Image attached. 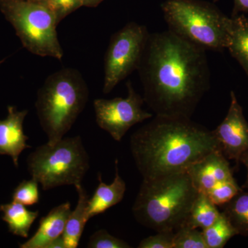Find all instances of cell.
Returning <instances> with one entry per match:
<instances>
[{"label":"cell","mask_w":248,"mask_h":248,"mask_svg":"<svg viewBox=\"0 0 248 248\" xmlns=\"http://www.w3.org/2000/svg\"><path fill=\"white\" fill-rule=\"evenodd\" d=\"M0 211L2 213V220L7 223L10 232L23 238L29 236V231L36 218L39 216V211H31L22 204L14 202L12 203L0 205Z\"/></svg>","instance_id":"obj_17"},{"label":"cell","mask_w":248,"mask_h":248,"mask_svg":"<svg viewBox=\"0 0 248 248\" xmlns=\"http://www.w3.org/2000/svg\"><path fill=\"white\" fill-rule=\"evenodd\" d=\"M46 6L53 11L58 24L68 15L83 6L82 0H48Z\"/></svg>","instance_id":"obj_25"},{"label":"cell","mask_w":248,"mask_h":248,"mask_svg":"<svg viewBox=\"0 0 248 248\" xmlns=\"http://www.w3.org/2000/svg\"><path fill=\"white\" fill-rule=\"evenodd\" d=\"M104 0H82L83 6L86 7H96Z\"/></svg>","instance_id":"obj_30"},{"label":"cell","mask_w":248,"mask_h":248,"mask_svg":"<svg viewBox=\"0 0 248 248\" xmlns=\"http://www.w3.org/2000/svg\"><path fill=\"white\" fill-rule=\"evenodd\" d=\"M161 10L169 29L205 50L222 52L228 42L230 17L203 0H166Z\"/></svg>","instance_id":"obj_5"},{"label":"cell","mask_w":248,"mask_h":248,"mask_svg":"<svg viewBox=\"0 0 248 248\" xmlns=\"http://www.w3.org/2000/svg\"><path fill=\"white\" fill-rule=\"evenodd\" d=\"M231 98L226 117L213 133L223 155L239 164L241 156L248 152V123L233 91Z\"/></svg>","instance_id":"obj_10"},{"label":"cell","mask_w":248,"mask_h":248,"mask_svg":"<svg viewBox=\"0 0 248 248\" xmlns=\"http://www.w3.org/2000/svg\"><path fill=\"white\" fill-rule=\"evenodd\" d=\"M218 0H214L217 1ZM248 13V0H234V6L231 17Z\"/></svg>","instance_id":"obj_27"},{"label":"cell","mask_w":248,"mask_h":248,"mask_svg":"<svg viewBox=\"0 0 248 248\" xmlns=\"http://www.w3.org/2000/svg\"><path fill=\"white\" fill-rule=\"evenodd\" d=\"M173 248H208L203 233L198 229L182 226L174 232Z\"/></svg>","instance_id":"obj_22"},{"label":"cell","mask_w":248,"mask_h":248,"mask_svg":"<svg viewBox=\"0 0 248 248\" xmlns=\"http://www.w3.org/2000/svg\"><path fill=\"white\" fill-rule=\"evenodd\" d=\"M46 248H66L63 236H60L58 239L54 240L47 246Z\"/></svg>","instance_id":"obj_28"},{"label":"cell","mask_w":248,"mask_h":248,"mask_svg":"<svg viewBox=\"0 0 248 248\" xmlns=\"http://www.w3.org/2000/svg\"><path fill=\"white\" fill-rule=\"evenodd\" d=\"M205 51L169 30L150 33L137 71L155 115L191 119L210 89Z\"/></svg>","instance_id":"obj_1"},{"label":"cell","mask_w":248,"mask_h":248,"mask_svg":"<svg viewBox=\"0 0 248 248\" xmlns=\"http://www.w3.org/2000/svg\"><path fill=\"white\" fill-rule=\"evenodd\" d=\"M240 163H242L247 169V178H246V182L245 183L244 188L248 190V152L241 156Z\"/></svg>","instance_id":"obj_29"},{"label":"cell","mask_w":248,"mask_h":248,"mask_svg":"<svg viewBox=\"0 0 248 248\" xmlns=\"http://www.w3.org/2000/svg\"><path fill=\"white\" fill-rule=\"evenodd\" d=\"M39 183L34 179L24 180L18 185L13 193V201L24 205H32L39 203Z\"/></svg>","instance_id":"obj_23"},{"label":"cell","mask_w":248,"mask_h":248,"mask_svg":"<svg viewBox=\"0 0 248 248\" xmlns=\"http://www.w3.org/2000/svg\"><path fill=\"white\" fill-rule=\"evenodd\" d=\"M89 248H130L131 246L124 240L115 237L104 229L99 230L90 237Z\"/></svg>","instance_id":"obj_24"},{"label":"cell","mask_w":248,"mask_h":248,"mask_svg":"<svg viewBox=\"0 0 248 248\" xmlns=\"http://www.w3.org/2000/svg\"><path fill=\"white\" fill-rule=\"evenodd\" d=\"M4 61H5V59H4V60H1V61H0V65H1V63H2L3 62H4Z\"/></svg>","instance_id":"obj_32"},{"label":"cell","mask_w":248,"mask_h":248,"mask_svg":"<svg viewBox=\"0 0 248 248\" xmlns=\"http://www.w3.org/2000/svg\"><path fill=\"white\" fill-rule=\"evenodd\" d=\"M226 48L248 77V18L244 14L230 17Z\"/></svg>","instance_id":"obj_15"},{"label":"cell","mask_w":248,"mask_h":248,"mask_svg":"<svg viewBox=\"0 0 248 248\" xmlns=\"http://www.w3.org/2000/svg\"><path fill=\"white\" fill-rule=\"evenodd\" d=\"M221 207L222 213L237 234L248 236V190L242 188L228 203Z\"/></svg>","instance_id":"obj_19"},{"label":"cell","mask_w":248,"mask_h":248,"mask_svg":"<svg viewBox=\"0 0 248 248\" xmlns=\"http://www.w3.org/2000/svg\"><path fill=\"white\" fill-rule=\"evenodd\" d=\"M174 232L173 231L157 232L156 234L142 239L139 248H173Z\"/></svg>","instance_id":"obj_26"},{"label":"cell","mask_w":248,"mask_h":248,"mask_svg":"<svg viewBox=\"0 0 248 248\" xmlns=\"http://www.w3.org/2000/svg\"><path fill=\"white\" fill-rule=\"evenodd\" d=\"M186 172L199 192L207 194L218 182L233 178L228 159L220 150L192 164Z\"/></svg>","instance_id":"obj_11"},{"label":"cell","mask_w":248,"mask_h":248,"mask_svg":"<svg viewBox=\"0 0 248 248\" xmlns=\"http://www.w3.org/2000/svg\"><path fill=\"white\" fill-rule=\"evenodd\" d=\"M0 10L14 27L24 48L30 53L61 60L56 16L45 4L18 0H0Z\"/></svg>","instance_id":"obj_7"},{"label":"cell","mask_w":248,"mask_h":248,"mask_svg":"<svg viewBox=\"0 0 248 248\" xmlns=\"http://www.w3.org/2000/svg\"><path fill=\"white\" fill-rule=\"evenodd\" d=\"M115 176L112 184H107L102 182V174L98 173L99 185L94 191V195L88 202L87 217L89 219L94 216L105 213L108 209L120 203L123 200L126 184L119 174L118 160L116 159Z\"/></svg>","instance_id":"obj_14"},{"label":"cell","mask_w":248,"mask_h":248,"mask_svg":"<svg viewBox=\"0 0 248 248\" xmlns=\"http://www.w3.org/2000/svg\"><path fill=\"white\" fill-rule=\"evenodd\" d=\"M242 190L235 181L234 178L218 182L206 194L217 206H222L228 203Z\"/></svg>","instance_id":"obj_21"},{"label":"cell","mask_w":248,"mask_h":248,"mask_svg":"<svg viewBox=\"0 0 248 248\" xmlns=\"http://www.w3.org/2000/svg\"><path fill=\"white\" fill-rule=\"evenodd\" d=\"M78 194V202L76 208L71 211L66 222L62 236L64 240L66 248L78 247L85 226L89 221L87 207L89 197L81 184L75 186Z\"/></svg>","instance_id":"obj_16"},{"label":"cell","mask_w":248,"mask_h":248,"mask_svg":"<svg viewBox=\"0 0 248 248\" xmlns=\"http://www.w3.org/2000/svg\"><path fill=\"white\" fill-rule=\"evenodd\" d=\"M128 95L112 99H96L93 102L98 126L120 141L129 129L153 115L142 109L143 97L135 91L130 81L127 83Z\"/></svg>","instance_id":"obj_9"},{"label":"cell","mask_w":248,"mask_h":248,"mask_svg":"<svg viewBox=\"0 0 248 248\" xmlns=\"http://www.w3.org/2000/svg\"><path fill=\"white\" fill-rule=\"evenodd\" d=\"M221 213L206 194L199 192L183 226L203 231L212 226Z\"/></svg>","instance_id":"obj_18"},{"label":"cell","mask_w":248,"mask_h":248,"mask_svg":"<svg viewBox=\"0 0 248 248\" xmlns=\"http://www.w3.org/2000/svg\"><path fill=\"white\" fill-rule=\"evenodd\" d=\"M208 248H222L235 235H238L223 213L212 226L202 231Z\"/></svg>","instance_id":"obj_20"},{"label":"cell","mask_w":248,"mask_h":248,"mask_svg":"<svg viewBox=\"0 0 248 248\" xmlns=\"http://www.w3.org/2000/svg\"><path fill=\"white\" fill-rule=\"evenodd\" d=\"M7 110V117L0 120V155H9L17 168L19 155L24 150L31 148L27 144L29 138L23 128L29 111H19L13 106H9Z\"/></svg>","instance_id":"obj_12"},{"label":"cell","mask_w":248,"mask_h":248,"mask_svg":"<svg viewBox=\"0 0 248 248\" xmlns=\"http://www.w3.org/2000/svg\"><path fill=\"white\" fill-rule=\"evenodd\" d=\"M71 203L66 202L52 209L45 217H42L33 236L20 244L19 248H46L50 242L62 236L71 215Z\"/></svg>","instance_id":"obj_13"},{"label":"cell","mask_w":248,"mask_h":248,"mask_svg":"<svg viewBox=\"0 0 248 248\" xmlns=\"http://www.w3.org/2000/svg\"><path fill=\"white\" fill-rule=\"evenodd\" d=\"M89 90L76 68H63L50 75L37 91L36 110L49 144L63 138L89 100Z\"/></svg>","instance_id":"obj_4"},{"label":"cell","mask_w":248,"mask_h":248,"mask_svg":"<svg viewBox=\"0 0 248 248\" xmlns=\"http://www.w3.org/2000/svg\"><path fill=\"white\" fill-rule=\"evenodd\" d=\"M149 35L146 26L136 22L128 23L112 35L104 57V94L137 71Z\"/></svg>","instance_id":"obj_8"},{"label":"cell","mask_w":248,"mask_h":248,"mask_svg":"<svg viewBox=\"0 0 248 248\" xmlns=\"http://www.w3.org/2000/svg\"><path fill=\"white\" fill-rule=\"evenodd\" d=\"M27 166L44 190L76 186L81 184L90 169L89 156L81 137L63 138L55 144L37 147L28 156Z\"/></svg>","instance_id":"obj_6"},{"label":"cell","mask_w":248,"mask_h":248,"mask_svg":"<svg viewBox=\"0 0 248 248\" xmlns=\"http://www.w3.org/2000/svg\"><path fill=\"white\" fill-rule=\"evenodd\" d=\"M199 192L187 172L143 179L132 211L142 226L176 232L184 226Z\"/></svg>","instance_id":"obj_3"},{"label":"cell","mask_w":248,"mask_h":248,"mask_svg":"<svg viewBox=\"0 0 248 248\" xmlns=\"http://www.w3.org/2000/svg\"><path fill=\"white\" fill-rule=\"evenodd\" d=\"M18 1H27V2L37 3V4H46L48 0H18Z\"/></svg>","instance_id":"obj_31"},{"label":"cell","mask_w":248,"mask_h":248,"mask_svg":"<svg viewBox=\"0 0 248 248\" xmlns=\"http://www.w3.org/2000/svg\"><path fill=\"white\" fill-rule=\"evenodd\" d=\"M130 150L143 179H153L185 172L220 148L213 130L191 119L155 115L133 134Z\"/></svg>","instance_id":"obj_2"}]
</instances>
